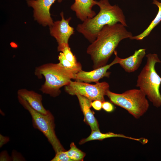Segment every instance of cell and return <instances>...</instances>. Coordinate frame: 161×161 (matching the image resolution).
<instances>
[{"mask_svg": "<svg viewBox=\"0 0 161 161\" xmlns=\"http://www.w3.org/2000/svg\"><path fill=\"white\" fill-rule=\"evenodd\" d=\"M125 27L120 23L104 26L88 47L86 52L91 57L94 69L106 65L120 42L133 36Z\"/></svg>", "mask_w": 161, "mask_h": 161, "instance_id": "6da1fadb", "label": "cell"}, {"mask_svg": "<svg viewBox=\"0 0 161 161\" xmlns=\"http://www.w3.org/2000/svg\"><path fill=\"white\" fill-rule=\"evenodd\" d=\"M100 8L98 14L92 18L86 19L78 24L76 30L92 43L96 39L103 27L118 22L127 27L125 16L122 9L116 5H112L108 0L96 1Z\"/></svg>", "mask_w": 161, "mask_h": 161, "instance_id": "7a4b0ae2", "label": "cell"}, {"mask_svg": "<svg viewBox=\"0 0 161 161\" xmlns=\"http://www.w3.org/2000/svg\"><path fill=\"white\" fill-rule=\"evenodd\" d=\"M78 72L66 68L58 64L48 63L37 67L35 74L38 78L43 75L45 78L44 83L40 90L43 93L53 97L59 95L60 89L68 84L72 79H75Z\"/></svg>", "mask_w": 161, "mask_h": 161, "instance_id": "3957f363", "label": "cell"}, {"mask_svg": "<svg viewBox=\"0 0 161 161\" xmlns=\"http://www.w3.org/2000/svg\"><path fill=\"white\" fill-rule=\"evenodd\" d=\"M146 64L138 75L136 86L139 87L148 100L156 107L161 106L160 88L161 78L156 72L155 65L160 63L157 55L149 53L146 55Z\"/></svg>", "mask_w": 161, "mask_h": 161, "instance_id": "277c9868", "label": "cell"}, {"mask_svg": "<svg viewBox=\"0 0 161 161\" xmlns=\"http://www.w3.org/2000/svg\"><path fill=\"white\" fill-rule=\"evenodd\" d=\"M106 95L111 102L124 109L137 119L143 116L149 107L146 95L140 89H130L121 94L116 93L109 89Z\"/></svg>", "mask_w": 161, "mask_h": 161, "instance_id": "5b68a950", "label": "cell"}, {"mask_svg": "<svg viewBox=\"0 0 161 161\" xmlns=\"http://www.w3.org/2000/svg\"><path fill=\"white\" fill-rule=\"evenodd\" d=\"M19 103L30 114L33 127L42 132L47 138L55 153L65 150L61 144L55 133L54 118L48 110L45 114H42L33 109L24 100L18 96Z\"/></svg>", "mask_w": 161, "mask_h": 161, "instance_id": "8992f818", "label": "cell"}, {"mask_svg": "<svg viewBox=\"0 0 161 161\" xmlns=\"http://www.w3.org/2000/svg\"><path fill=\"white\" fill-rule=\"evenodd\" d=\"M109 87V83L106 82L91 84L83 82L71 80L68 84L65 86V90L72 95L79 94L92 101L99 100L103 102L105 101L104 96Z\"/></svg>", "mask_w": 161, "mask_h": 161, "instance_id": "52a82bcc", "label": "cell"}, {"mask_svg": "<svg viewBox=\"0 0 161 161\" xmlns=\"http://www.w3.org/2000/svg\"><path fill=\"white\" fill-rule=\"evenodd\" d=\"M61 2L62 0H27L28 5L34 9L35 20L44 26L50 27L53 24L49 12L50 7L55 1Z\"/></svg>", "mask_w": 161, "mask_h": 161, "instance_id": "ba28073f", "label": "cell"}, {"mask_svg": "<svg viewBox=\"0 0 161 161\" xmlns=\"http://www.w3.org/2000/svg\"><path fill=\"white\" fill-rule=\"evenodd\" d=\"M115 58L111 63L109 64L94 69L89 72L82 70L76 74L75 80L76 81L90 83L92 82L96 83L99 82V80L103 77L109 78L110 72L107 70L112 65L118 64L119 58L116 50L114 52Z\"/></svg>", "mask_w": 161, "mask_h": 161, "instance_id": "9c48e42d", "label": "cell"}, {"mask_svg": "<svg viewBox=\"0 0 161 161\" xmlns=\"http://www.w3.org/2000/svg\"><path fill=\"white\" fill-rule=\"evenodd\" d=\"M60 15L61 20L55 21L50 27V34L55 38L58 45L68 44L69 38L74 32V28L69 25L71 18L65 19L63 12Z\"/></svg>", "mask_w": 161, "mask_h": 161, "instance_id": "30bf717a", "label": "cell"}, {"mask_svg": "<svg viewBox=\"0 0 161 161\" xmlns=\"http://www.w3.org/2000/svg\"><path fill=\"white\" fill-rule=\"evenodd\" d=\"M96 1L94 0H75L70 8L75 12L77 18L83 22L96 15L95 12L92 10L93 7L96 5Z\"/></svg>", "mask_w": 161, "mask_h": 161, "instance_id": "8fae6325", "label": "cell"}, {"mask_svg": "<svg viewBox=\"0 0 161 161\" xmlns=\"http://www.w3.org/2000/svg\"><path fill=\"white\" fill-rule=\"evenodd\" d=\"M17 94L18 96L25 100L36 111L44 114L47 113L48 110H46L43 106L41 95L33 91L28 90L25 89L18 90Z\"/></svg>", "mask_w": 161, "mask_h": 161, "instance_id": "7c38bea8", "label": "cell"}, {"mask_svg": "<svg viewBox=\"0 0 161 161\" xmlns=\"http://www.w3.org/2000/svg\"><path fill=\"white\" fill-rule=\"evenodd\" d=\"M145 49L135 50L134 54L127 58H121L119 57V63L126 72H132L136 71L139 67L145 56Z\"/></svg>", "mask_w": 161, "mask_h": 161, "instance_id": "4fadbf2b", "label": "cell"}, {"mask_svg": "<svg viewBox=\"0 0 161 161\" xmlns=\"http://www.w3.org/2000/svg\"><path fill=\"white\" fill-rule=\"evenodd\" d=\"M77 96L81 109L84 116L85 121L90 126L92 130L100 131L98 122L93 112L90 109L92 102L87 98L79 94Z\"/></svg>", "mask_w": 161, "mask_h": 161, "instance_id": "5bb4252c", "label": "cell"}, {"mask_svg": "<svg viewBox=\"0 0 161 161\" xmlns=\"http://www.w3.org/2000/svg\"><path fill=\"white\" fill-rule=\"evenodd\" d=\"M112 137L124 138L130 140H134L139 142L143 144H145L147 141L146 139L145 138H136L127 136L122 134H115L110 132L103 133H101L100 131L92 130L90 135L87 138L82 139L80 141L79 143L80 144H82L91 140H101L104 139Z\"/></svg>", "mask_w": 161, "mask_h": 161, "instance_id": "9a60e30c", "label": "cell"}, {"mask_svg": "<svg viewBox=\"0 0 161 161\" xmlns=\"http://www.w3.org/2000/svg\"><path fill=\"white\" fill-rule=\"evenodd\" d=\"M153 4H156L158 7V13L155 18L152 21L148 27L142 33L136 36H132L131 40H142L148 36L152 30L161 21V2L157 0H154Z\"/></svg>", "mask_w": 161, "mask_h": 161, "instance_id": "2e32d148", "label": "cell"}, {"mask_svg": "<svg viewBox=\"0 0 161 161\" xmlns=\"http://www.w3.org/2000/svg\"><path fill=\"white\" fill-rule=\"evenodd\" d=\"M66 152L72 161H83L85 156V154L77 148L73 142L70 144V149Z\"/></svg>", "mask_w": 161, "mask_h": 161, "instance_id": "e0dca14e", "label": "cell"}, {"mask_svg": "<svg viewBox=\"0 0 161 161\" xmlns=\"http://www.w3.org/2000/svg\"><path fill=\"white\" fill-rule=\"evenodd\" d=\"M58 60L59 63L66 68L78 72L82 70V66L79 62L75 64L70 62L65 58L63 53L61 52L59 53Z\"/></svg>", "mask_w": 161, "mask_h": 161, "instance_id": "ac0fdd59", "label": "cell"}, {"mask_svg": "<svg viewBox=\"0 0 161 161\" xmlns=\"http://www.w3.org/2000/svg\"><path fill=\"white\" fill-rule=\"evenodd\" d=\"M58 50L62 52L65 58L70 62L74 64H77L78 62L75 55L71 51L69 44L58 45Z\"/></svg>", "mask_w": 161, "mask_h": 161, "instance_id": "d6986e66", "label": "cell"}, {"mask_svg": "<svg viewBox=\"0 0 161 161\" xmlns=\"http://www.w3.org/2000/svg\"><path fill=\"white\" fill-rule=\"evenodd\" d=\"M51 161H72L68 156L66 151H61L56 153Z\"/></svg>", "mask_w": 161, "mask_h": 161, "instance_id": "ffe728a7", "label": "cell"}, {"mask_svg": "<svg viewBox=\"0 0 161 161\" xmlns=\"http://www.w3.org/2000/svg\"><path fill=\"white\" fill-rule=\"evenodd\" d=\"M102 108L108 112H112L114 110V107L112 103L105 101L102 103Z\"/></svg>", "mask_w": 161, "mask_h": 161, "instance_id": "44dd1931", "label": "cell"}, {"mask_svg": "<svg viewBox=\"0 0 161 161\" xmlns=\"http://www.w3.org/2000/svg\"><path fill=\"white\" fill-rule=\"evenodd\" d=\"M103 102L99 100L93 101L91 103V106L95 110L99 111L102 108Z\"/></svg>", "mask_w": 161, "mask_h": 161, "instance_id": "7402d4cb", "label": "cell"}, {"mask_svg": "<svg viewBox=\"0 0 161 161\" xmlns=\"http://www.w3.org/2000/svg\"><path fill=\"white\" fill-rule=\"evenodd\" d=\"M9 140V137H4L0 134V147L3 145L7 143Z\"/></svg>", "mask_w": 161, "mask_h": 161, "instance_id": "603a6c76", "label": "cell"}]
</instances>
